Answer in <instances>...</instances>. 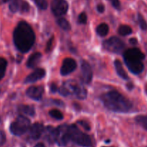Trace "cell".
<instances>
[{"label": "cell", "mask_w": 147, "mask_h": 147, "mask_svg": "<svg viewBox=\"0 0 147 147\" xmlns=\"http://www.w3.org/2000/svg\"><path fill=\"white\" fill-rule=\"evenodd\" d=\"M6 142V135L4 131L0 130V146L4 144Z\"/></svg>", "instance_id": "30"}, {"label": "cell", "mask_w": 147, "mask_h": 147, "mask_svg": "<svg viewBox=\"0 0 147 147\" xmlns=\"http://www.w3.org/2000/svg\"><path fill=\"white\" fill-rule=\"evenodd\" d=\"M109 26L107 25L105 23H102V24H99L97 27V29H96V32H97L98 35H99L100 36H106V35L109 33Z\"/></svg>", "instance_id": "20"}, {"label": "cell", "mask_w": 147, "mask_h": 147, "mask_svg": "<svg viewBox=\"0 0 147 147\" xmlns=\"http://www.w3.org/2000/svg\"><path fill=\"white\" fill-rule=\"evenodd\" d=\"M78 21L80 24H86V22H87V15H86V13H81L78 16Z\"/></svg>", "instance_id": "28"}, {"label": "cell", "mask_w": 147, "mask_h": 147, "mask_svg": "<svg viewBox=\"0 0 147 147\" xmlns=\"http://www.w3.org/2000/svg\"><path fill=\"white\" fill-rule=\"evenodd\" d=\"M100 98L105 106L114 112H126L132 108L131 102L117 91L107 92L102 95Z\"/></svg>", "instance_id": "2"}, {"label": "cell", "mask_w": 147, "mask_h": 147, "mask_svg": "<svg viewBox=\"0 0 147 147\" xmlns=\"http://www.w3.org/2000/svg\"><path fill=\"white\" fill-rule=\"evenodd\" d=\"M115 68H116V70L117 74H119V76L120 77H121L123 79H129V76H128L127 74L125 71L123 67V65H122L121 62L119 60L115 61Z\"/></svg>", "instance_id": "17"}, {"label": "cell", "mask_w": 147, "mask_h": 147, "mask_svg": "<svg viewBox=\"0 0 147 147\" xmlns=\"http://www.w3.org/2000/svg\"><path fill=\"white\" fill-rule=\"evenodd\" d=\"M78 123L80 124V125H81L86 130H88V131L90 130V125H89V124L87 122H86V121L84 120L78 121Z\"/></svg>", "instance_id": "33"}, {"label": "cell", "mask_w": 147, "mask_h": 147, "mask_svg": "<svg viewBox=\"0 0 147 147\" xmlns=\"http://www.w3.org/2000/svg\"><path fill=\"white\" fill-rule=\"evenodd\" d=\"M75 95L78 98H79V99H85L86 97V96H87V91H86V89L81 84L78 83Z\"/></svg>", "instance_id": "18"}, {"label": "cell", "mask_w": 147, "mask_h": 147, "mask_svg": "<svg viewBox=\"0 0 147 147\" xmlns=\"http://www.w3.org/2000/svg\"><path fill=\"white\" fill-rule=\"evenodd\" d=\"M53 40H54V37H52L49 40V41L47 42V46H46V48H45L46 51L47 52L50 51V50H51L52 46H53Z\"/></svg>", "instance_id": "32"}, {"label": "cell", "mask_w": 147, "mask_h": 147, "mask_svg": "<svg viewBox=\"0 0 147 147\" xmlns=\"http://www.w3.org/2000/svg\"><path fill=\"white\" fill-rule=\"evenodd\" d=\"M50 90H51L52 92H57V86L55 84L53 83L51 85H50Z\"/></svg>", "instance_id": "34"}, {"label": "cell", "mask_w": 147, "mask_h": 147, "mask_svg": "<svg viewBox=\"0 0 147 147\" xmlns=\"http://www.w3.org/2000/svg\"><path fill=\"white\" fill-rule=\"evenodd\" d=\"M138 22H139V24L140 27L142 28V30H147V23L145 21V20L144 19V17L141 15L140 14H138Z\"/></svg>", "instance_id": "26"}, {"label": "cell", "mask_w": 147, "mask_h": 147, "mask_svg": "<svg viewBox=\"0 0 147 147\" xmlns=\"http://www.w3.org/2000/svg\"><path fill=\"white\" fill-rule=\"evenodd\" d=\"M20 10H21L22 12H28L29 10H30V6H29V4H27L26 1H22V4L21 9H20Z\"/></svg>", "instance_id": "29"}, {"label": "cell", "mask_w": 147, "mask_h": 147, "mask_svg": "<svg viewBox=\"0 0 147 147\" xmlns=\"http://www.w3.org/2000/svg\"><path fill=\"white\" fill-rule=\"evenodd\" d=\"M69 137L70 141L81 146L90 147L92 145L91 138L88 135L84 133L79 130L76 125H69Z\"/></svg>", "instance_id": "4"}, {"label": "cell", "mask_w": 147, "mask_h": 147, "mask_svg": "<svg viewBox=\"0 0 147 147\" xmlns=\"http://www.w3.org/2000/svg\"><path fill=\"white\" fill-rule=\"evenodd\" d=\"M123 58L127 67L134 74H139L144 70L142 61L144 59V54L139 48L128 49L125 51Z\"/></svg>", "instance_id": "3"}, {"label": "cell", "mask_w": 147, "mask_h": 147, "mask_svg": "<svg viewBox=\"0 0 147 147\" xmlns=\"http://www.w3.org/2000/svg\"><path fill=\"white\" fill-rule=\"evenodd\" d=\"M51 9L55 16H62L67 12L68 4L65 0H52Z\"/></svg>", "instance_id": "8"}, {"label": "cell", "mask_w": 147, "mask_h": 147, "mask_svg": "<svg viewBox=\"0 0 147 147\" xmlns=\"http://www.w3.org/2000/svg\"><path fill=\"white\" fill-rule=\"evenodd\" d=\"M81 71L83 80L85 83L89 84L92 81L93 71L90 64L86 61H83L81 64Z\"/></svg>", "instance_id": "12"}, {"label": "cell", "mask_w": 147, "mask_h": 147, "mask_svg": "<svg viewBox=\"0 0 147 147\" xmlns=\"http://www.w3.org/2000/svg\"><path fill=\"white\" fill-rule=\"evenodd\" d=\"M57 24H59L61 28H63V30H69L70 29V23L68 22L67 20H66L64 18H60L58 20H57Z\"/></svg>", "instance_id": "24"}, {"label": "cell", "mask_w": 147, "mask_h": 147, "mask_svg": "<svg viewBox=\"0 0 147 147\" xmlns=\"http://www.w3.org/2000/svg\"><path fill=\"white\" fill-rule=\"evenodd\" d=\"M45 132V135L47 141L50 143L55 142L56 138V128H53L51 126H48L46 128Z\"/></svg>", "instance_id": "16"}, {"label": "cell", "mask_w": 147, "mask_h": 147, "mask_svg": "<svg viewBox=\"0 0 147 147\" xmlns=\"http://www.w3.org/2000/svg\"><path fill=\"white\" fill-rule=\"evenodd\" d=\"M129 43L132 45H136L137 43V40L136 38H134V37H133V38H131L129 40Z\"/></svg>", "instance_id": "36"}, {"label": "cell", "mask_w": 147, "mask_h": 147, "mask_svg": "<svg viewBox=\"0 0 147 147\" xmlns=\"http://www.w3.org/2000/svg\"><path fill=\"white\" fill-rule=\"evenodd\" d=\"M45 76V71L43 69H37L30 74L24 80V83H33L40 80Z\"/></svg>", "instance_id": "14"}, {"label": "cell", "mask_w": 147, "mask_h": 147, "mask_svg": "<svg viewBox=\"0 0 147 147\" xmlns=\"http://www.w3.org/2000/svg\"><path fill=\"white\" fill-rule=\"evenodd\" d=\"M30 121L23 115H19L13 122L10 125V131L15 135H22L25 133L30 128Z\"/></svg>", "instance_id": "5"}, {"label": "cell", "mask_w": 147, "mask_h": 147, "mask_svg": "<svg viewBox=\"0 0 147 147\" xmlns=\"http://www.w3.org/2000/svg\"><path fill=\"white\" fill-rule=\"evenodd\" d=\"M37 7L41 10H46L47 7V2L46 0H34Z\"/></svg>", "instance_id": "27"}, {"label": "cell", "mask_w": 147, "mask_h": 147, "mask_svg": "<svg viewBox=\"0 0 147 147\" xmlns=\"http://www.w3.org/2000/svg\"><path fill=\"white\" fill-rule=\"evenodd\" d=\"M103 47L108 51L115 53H120L124 49L125 44L117 37H112L103 43Z\"/></svg>", "instance_id": "6"}, {"label": "cell", "mask_w": 147, "mask_h": 147, "mask_svg": "<svg viewBox=\"0 0 147 147\" xmlns=\"http://www.w3.org/2000/svg\"><path fill=\"white\" fill-rule=\"evenodd\" d=\"M50 115L51 117H53V118L57 120H62L63 118V115L62 114V112L60 111H59L58 110H52L50 111Z\"/></svg>", "instance_id": "25"}, {"label": "cell", "mask_w": 147, "mask_h": 147, "mask_svg": "<svg viewBox=\"0 0 147 147\" xmlns=\"http://www.w3.org/2000/svg\"><path fill=\"white\" fill-rule=\"evenodd\" d=\"M77 67V63L76 61L70 58H67L63 61V65L60 69V73L63 76L70 74L71 72H73Z\"/></svg>", "instance_id": "10"}, {"label": "cell", "mask_w": 147, "mask_h": 147, "mask_svg": "<svg viewBox=\"0 0 147 147\" xmlns=\"http://www.w3.org/2000/svg\"><path fill=\"white\" fill-rule=\"evenodd\" d=\"M34 147H45V145L42 144V143H39V144H36Z\"/></svg>", "instance_id": "37"}, {"label": "cell", "mask_w": 147, "mask_h": 147, "mask_svg": "<svg viewBox=\"0 0 147 147\" xmlns=\"http://www.w3.org/2000/svg\"><path fill=\"white\" fill-rule=\"evenodd\" d=\"M97 10H98V11L99 12H100V13L103 12H104V10H105L104 5H103V4H98V5L97 6Z\"/></svg>", "instance_id": "35"}, {"label": "cell", "mask_w": 147, "mask_h": 147, "mask_svg": "<svg viewBox=\"0 0 147 147\" xmlns=\"http://www.w3.org/2000/svg\"><path fill=\"white\" fill-rule=\"evenodd\" d=\"M13 39L16 48L22 53H26L32 47L35 35L28 23L21 21L14 29Z\"/></svg>", "instance_id": "1"}, {"label": "cell", "mask_w": 147, "mask_h": 147, "mask_svg": "<svg viewBox=\"0 0 147 147\" xmlns=\"http://www.w3.org/2000/svg\"><path fill=\"white\" fill-rule=\"evenodd\" d=\"M111 2L112 5L113 7H115L117 10H120L121 8V3L119 0H109Z\"/></svg>", "instance_id": "31"}, {"label": "cell", "mask_w": 147, "mask_h": 147, "mask_svg": "<svg viewBox=\"0 0 147 147\" xmlns=\"http://www.w3.org/2000/svg\"><path fill=\"white\" fill-rule=\"evenodd\" d=\"M43 93H44V88L42 86H32L27 89V96L35 100H40L42 99Z\"/></svg>", "instance_id": "11"}, {"label": "cell", "mask_w": 147, "mask_h": 147, "mask_svg": "<svg viewBox=\"0 0 147 147\" xmlns=\"http://www.w3.org/2000/svg\"><path fill=\"white\" fill-rule=\"evenodd\" d=\"M118 32H119V33L121 35L126 36L129 35H130L132 33V29L128 25H121L119 27Z\"/></svg>", "instance_id": "21"}, {"label": "cell", "mask_w": 147, "mask_h": 147, "mask_svg": "<svg viewBox=\"0 0 147 147\" xmlns=\"http://www.w3.org/2000/svg\"><path fill=\"white\" fill-rule=\"evenodd\" d=\"M7 66V61L4 58L0 57V80L2 79L5 74L6 69Z\"/></svg>", "instance_id": "22"}, {"label": "cell", "mask_w": 147, "mask_h": 147, "mask_svg": "<svg viewBox=\"0 0 147 147\" xmlns=\"http://www.w3.org/2000/svg\"><path fill=\"white\" fill-rule=\"evenodd\" d=\"M18 110L21 112H23L26 115H31V116L34 115V113H35L34 108L33 107L30 106V105H20V106H19Z\"/></svg>", "instance_id": "19"}, {"label": "cell", "mask_w": 147, "mask_h": 147, "mask_svg": "<svg viewBox=\"0 0 147 147\" xmlns=\"http://www.w3.org/2000/svg\"><path fill=\"white\" fill-rule=\"evenodd\" d=\"M135 120H136V122L138 124H139L141 126L143 127L144 129L147 130V116H145V115H139V116H137L135 118Z\"/></svg>", "instance_id": "23"}, {"label": "cell", "mask_w": 147, "mask_h": 147, "mask_svg": "<svg viewBox=\"0 0 147 147\" xmlns=\"http://www.w3.org/2000/svg\"><path fill=\"white\" fill-rule=\"evenodd\" d=\"M44 127L42 124L36 122V123L33 124L30 128V137L33 140H37L41 137L42 134L44 133Z\"/></svg>", "instance_id": "13"}, {"label": "cell", "mask_w": 147, "mask_h": 147, "mask_svg": "<svg viewBox=\"0 0 147 147\" xmlns=\"http://www.w3.org/2000/svg\"><path fill=\"white\" fill-rule=\"evenodd\" d=\"M42 54L39 52H37V53H34L33 54H32L31 56H30L29 59L27 60V67L29 68H34L37 65V63H39L40 60L41 59Z\"/></svg>", "instance_id": "15"}, {"label": "cell", "mask_w": 147, "mask_h": 147, "mask_svg": "<svg viewBox=\"0 0 147 147\" xmlns=\"http://www.w3.org/2000/svg\"><path fill=\"white\" fill-rule=\"evenodd\" d=\"M78 83L75 81L70 80L65 82L63 86L59 89V92L61 95L66 97L68 95H75Z\"/></svg>", "instance_id": "9"}, {"label": "cell", "mask_w": 147, "mask_h": 147, "mask_svg": "<svg viewBox=\"0 0 147 147\" xmlns=\"http://www.w3.org/2000/svg\"><path fill=\"white\" fill-rule=\"evenodd\" d=\"M8 1H10V0H0V4H1V3H6Z\"/></svg>", "instance_id": "38"}, {"label": "cell", "mask_w": 147, "mask_h": 147, "mask_svg": "<svg viewBox=\"0 0 147 147\" xmlns=\"http://www.w3.org/2000/svg\"><path fill=\"white\" fill-rule=\"evenodd\" d=\"M69 141V125L64 124L56 128L55 142L58 145L65 146Z\"/></svg>", "instance_id": "7"}]
</instances>
